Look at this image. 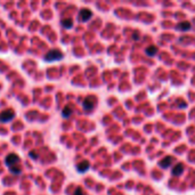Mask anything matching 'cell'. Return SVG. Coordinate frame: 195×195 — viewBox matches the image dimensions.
I'll list each match as a JSON object with an SVG mask.
<instances>
[{
	"label": "cell",
	"instance_id": "obj_5",
	"mask_svg": "<svg viewBox=\"0 0 195 195\" xmlns=\"http://www.w3.org/2000/svg\"><path fill=\"white\" fill-rule=\"evenodd\" d=\"M89 167H90V164H89L88 161H82V162H80V163L78 164L77 170L79 172H86V171L89 169Z\"/></svg>",
	"mask_w": 195,
	"mask_h": 195
},
{
	"label": "cell",
	"instance_id": "obj_13",
	"mask_svg": "<svg viewBox=\"0 0 195 195\" xmlns=\"http://www.w3.org/2000/svg\"><path fill=\"white\" fill-rule=\"evenodd\" d=\"M71 114H72V108H71L70 106H65L64 110L62 111V115L64 118H69Z\"/></svg>",
	"mask_w": 195,
	"mask_h": 195
},
{
	"label": "cell",
	"instance_id": "obj_15",
	"mask_svg": "<svg viewBox=\"0 0 195 195\" xmlns=\"http://www.w3.org/2000/svg\"><path fill=\"white\" fill-rule=\"evenodd\" d=\"M73 195H84V192H82V189L80 187H78L77 189H76V192H74V194Z\"/></svg>",
	"mask_w": 195,
	"mask_h": 195
},
{
	"label": "cell",
	"instance_id": "obj_16",
	"mask_svg": "<svg viewBox=\"0 0 195 195\" xmlns=\"http://www.w3.org/2000/svg\"><path fill=\"white\" fill-rule=\"evenodd\" d=\"M133 38H135V40H138V39H139V38H138V33H137V32H135V33H133Z\"/></svg>",
	"mask_w": 195,
	"mask_h": 195
},
{
	"label": "cell",
	"instance_id": "obj_9",
	"mask_svg": "<svg viewBox=\"0 0 195 195\" xmlns=\"http://www.w3.org/2000/svg\"><path fill=\"white\" fill-rule=\"evenodd\" d=\"M183 172H184V166H183V164H177V166L172 169V174H174V176H180Z\"/></svg>",
	"mask_w": 195,
	"mask_h": 195
},
{
	"label": "cell",
	"instance_id": "obj_10",
	"mask_svg": "<svg viewBox=\"0 0 195 195\" xmlns=\"http://www.w3.org/2000/svg\"><path fill=\"white\" fill-rule=\"evenodd\" d=\"M9 170L13 174H22V168L18 164H15L13 167H9Z\"/></svg>",
	"mask_w": 195,
	"mask_h": 195
},
{
	"label": "cell",
	"instance_id": "obj_8",
	"mask_svg": "<svg viewBox=\"0 0 195 195\" xmlns=\"http://www.w3.org/2000/svg\"><path fill=\"white\" fill-rule=\"evenodd\" d=\"M177 29L180 31H188V30H191V23L189 22H181L177 25Z\"/></svg>",
	"mask_w": 195,
	"mask_h": 195
},
{
	"label": "cell",
	"instance_id": "obj_17",
	"mask_svg": "<svg viewBox=\"0 0 195 195\" xmlns=\"http://www.w3.org/2000/svg\"><path fill=\"white\" fill-rule=\"evenodd\" d=\"M179 106H180V107H184V106H186V104H184V103H181V104L179 105Z\"/></svg>",
	"mask_w": 195,
	"mask_h": 195
},
{
	"label": "cell",
	"instance_id": "obj_12",
	"mask_svg": "<svg viewBox=\"0 0 195 195\" xmlns=\"http://www.w3.org/2000/svg\"><path fill=\"white\" fill-rule=\"evenodd\" d=\"M145 53H146L148 56H155L156 55V53H158V48H156V47H147L146 50H145Z\"/></svg>",
	"mask_w": 195,
	"mask_h": 195
},
{
	"label": "cell",
	"instance_id": "obj_11",
	"mask_svg": "<svg viewBox=\"0 0 195 195\" xmlns=\"http://www.w3.org/2000/svg\"><path fill=\"white\" fill-rule=\"evenodd\" d=\"M61 24L63 25V28L70 29V28H72V25H73V22H72L71 18H66V20H63V21L61 22Z\"/></svg>",
	"mask_w": 195,
	"mask_h": 195
},
{
	"label": "cell",
	"instance_id": "obj_14",
	"mask_svg": "<svg viewBox=\"0 0 195 195\" xmlns=\"http://www.w3.org/2000/svg\"><path fill=\"white\" fill-rule=\"evenodd\" d=\"M30 156H31L32 159H34V160H37V159L39 158V154H38V153H35L34 151H31V152H30Z\"/></svg>",
	"mask_w": 195,
	"mask_h": 195
},
{
	"label": "cell",
	"instance_id": "obj_4",
	"mask_svg": "<svg viewBox=\"0 0 195 195\" xmlns=\"http://www.w3.org/2000/svg\"><path fill=\"white\" fill-rule=\"evenodd\" d=\"M92 16V13H91L89 9H81V12L79 13V18L82 22H87L89 21Z\"/></svg>",
	"mask_w": 195,
	"mask_h": 195
},
{
	"label": "cell",
	"instance_id": "obj_2",
	"mask_svg": "<svg viewBox=\"0 0 195 195\" xmlns=\"http://www.w3.org/2000/svg\"><path fill=\"white\" fill-rule=\"evenodd\" d=\"M14 117H15L14 111H12V110H6V111L0 113V122H2V123L8 122V121H10L12 119H14Z\"/></svg>",
	"mask_w": 195,
	"mask_h": 195
},
{
	"label": "cell",
	"instance_id": "obj_6",
	"mask_svg": "<svg viewBox=\"0 0 195 195\" xmlns=\"http://www.w3.org/2000/svg\"><path fill=\"white\" fill-rule=\"evenodd\" d=\"M172 161H174V158H172V156H167V158H164V159L160 162L161 168L167 169L168 167H170V164L172 163Z\"/></svg>",
	"mask_w": 195,
	"mask_h": 195
},
{
	"label": "cell",
	"instance_id": "obj_3",
	"mask_svg": "<svg viewBox=\"0 0 195 195\" xmlns=\"http://www.w3.org/2000/svg\"><path fill=\"white\" fill-rule=\"evenodd\" d=\"M5 162H6V164H7L8 167H13V166H15L16 163L20 162V158H18L16 154L12 153V154H9L7 158H6Z\"/></svg>",
	"mask_w": 195,
	"mask_h": 195
},
{
	"label": "cell",
	"instance_id": "obj_1",
	"mask_svg": "<svg viewBox=\"0 0 195 195\" xmlns=\"http://www.w3.org/2000/svg\"><path fill=\"white\" fill-rule=\"evenodd\" d=\"M63 58V53L58 49H51L45 55V61L46 62H56L61 61Z\"/></svg>",
	"mask_w": 195,
	"mask_h": 195
},
{
	"label": "cell",
	"instance_id": "obj_7",
	"mask_svg": "<svg viewBox=\"0 0 195 195\" xmlns=\"http://www.w3.org/2000/svg\"><path fill=\"white\" fill-rule=\"evenodd\" d=\"M84 108L86 111H91L94 108V105H95V102L90 99V98H87L86 100H84Z\"/></svg>",
	"mask_w": 195,
	"mask_h": 195
}]
</instances>
